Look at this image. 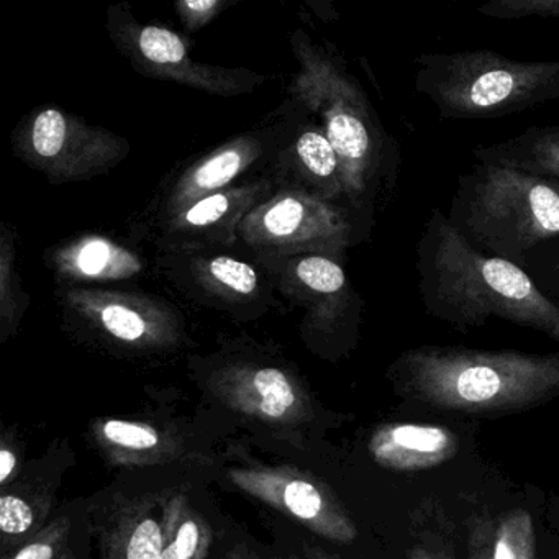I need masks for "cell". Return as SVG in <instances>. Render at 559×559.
<instances>
[{"mask_svg": "<svg viewBox=\"0 0 559 559\" xmlns=\"http://www.w3.org/2000/svg\"><path fill=\"white\" fill-rule=\"evenodd\" d=\"M418 294L425 310L456 330L479 329L490 319L551 336L559 309L522 267L474 250L433 209L417 243Z\"/></svg>", "mask_w": 559, "mask_h": 559, "instance_id": "cell-1", "label": "cell"}, {"mask_svg": "<svg viewBox=\"0 0 559 559\" xmlns=\"http://www.w3.org/2000/svg\"><path fill=\"white\" fill-rule=\"evenodd\" d=\"M392 384L412 402L464 412L522 411L559 394V353L420 346L392 365Z\"/></svg>", "mask_w": 559, "mask_h": 559, "instance_id": "cell-2", "label": "cell"}, {"mask_svg": "<svg viewBox=\"0 0 559 559\" xmlns=\"http://www.w3.org/2000/svg\"><path fill=\"white\" fill-rule=\"evenodd\" d=\"M447 217L474 250L520 267L559 238V182L476 163L457 179Z\"/></svg>", "mask_w": 559, "mask_h": 559, "instance_id": "cell-3", "label": "cell"}, {"mask_svg": "<svg viewBox=\"0 0 559 559\" xmlns=\"http://www.w3.org/2000/svg\"><path fill=\"white\" fill-rule=\"evenodd\" d=\"M415 91L443 120L500 119L559 99V63L515 61L496 51L421 53Z\"/></svg>", "mask_w": 559, "mask_h": 559, "instance_id": "cell-4", "label": "cell"}, {"mask_svg": "<svg viewBox=\"0 0 559 559\" xmlns=\"http://www.w3.org/2000/svg\"><path fill=\"white\" fill-rule=\"evenodd\" d=\"M211 397L264 440L306 450L320 420L306 388L276 366H235L211 379Z\"/></svg>", "mask_w": 559, "mask_h": 559, "instance_id": "cell-5", "label": "cell"}, {"mask_svg": "<svg viewBox=\"0 0 559 559\" xmlns=\"http://www.w3.org/2000/svg\"><path fill=\"white\" fill-rule=\"evenodd\" d=\"M225 477L241 492L300 523L320 538L352 543L358 536L355 520L332 487L299 467L261 463L243 454V460L225 469Z\"/></svg>", "mask_w": 559, "mask_h": 559, "instance_id": "cell-6", "label": "cell"}, {"mask_svg": "<svg viewBox=\"0 0 559 559\" xmlns=\"http://www.w3.org/2000/svg\"><path fill=\"white\" fill-rule=\"evenodd\" d=\"M87 438L104 463L117 469L217 466L211 443L176 420L97 417L87 427Z\"/></svg>", "mask_w": 559, "mask_h": 559, "instance_id": "cell-7", "label": "cell"}, {"mask_svg": "<svg viewBox=\"0 0 559 559\" xmlns=\"http://www.w3.org/2000/svg\"><path fill=\"white\" fill-rule=\"evenodd\" d=\"M168 487H112L86 503V522L96 536L99 559H159Z\"/></svg>", "mask_w": 559, "mask_h": 559, "instance_id": "cell-8", "label": "cell"}, {"mask_svg": "<svg viewBox=\"0 0 559 559\" xmlns=\"http://www.w3.org/2000/svg\"><path fill=\"white\" fill-rule=\"evenodd\" d=\"M71 454L70 444L61 441L41 460L25 466L14 483L2 487L0 558L12 555L57 515V493Z\"/></svg>", "mask_w": 559, "mask_h": 559, "instance_id": "cell-9", "label": "cell"}, {"mask_svg": "<svg viewBox=\"0 0 559 559\" xmlns=\"http://www.w3.org/2000/svg\"><path fill=\"white\" fill-rule=\"evenodd\" d=\"M368 450L379 466L414 473L440 466L456 456L460 438L441 425L388 424L372 431Z\"/></svg>", "mask_w": 559, "mask_h": 559, "instance_id": "cell-10", "label": "cell"}, {"mask_svg": "<svg viewBox=\"0 0 559 559\" xmlns=\"http://www.w3.org/2000/svg\"><path fill=\"white\" fill-rule=\"evenodd\" d=\"M215 532L192 500L185 484L169 486L163 503V542L159 559H209Z\"/></svg>", "mask_w": 559, "mask_h": 559, "instance_id": "cell-11", "label": "cell"}, {"mask_svg": "<svg viewBox=\"0 0 559 559\" xmlns=\"http://www.w3.org/2000/svg\"><path fill=\"white\" fill-rule=\"evenodd\" d=\"M477 163L559 182V126L532 127L506 142L473 150Z\"/></svg>", "mask_w": 559, "mask_h": 559, "instance_id": "cell-12", "label": "cell"}, {"mask_svg": "<svg viewBox=\"0 0 559 559\" xmlns=\"http://www.w3.org/2000/svg\"><path fill=\"white\" fill-rule=\"evenodd\" d=\"M473 559H535V525L526 510L513 509L474 532Z\"/></svg>", "mask_w": 559, "mask_h": 559, "instance_id": "cell-13", "label": "cell"}, {"mask_svg": "<svg viewBox=\"0 0 559 559\" xmlns=\"http://www.w3.org/2000/svg\"><path fill=\"white\" fill-rule=\"evenodd\" d=\"M326 133L338 158L355 169L359 182H366L376 159L374 132L368 122L352 110H338L330 116Z\"/></svg>", "mask_w": 559, "mask_h": 559, "instance_id": "cell-14", "label": "cell"}, {"mask_svg": "<svg viewBox=\"0 0 559 559\" xmlns=\"http://www.w3.org/2000/svg\"><path fill=\"white\" fill-rule=\"evenodd\" d=\"M83 507L71 506L57 513L37 535L4 559H60L74 543V523Z\"/></svg>", "mask_w": 559, "mask_h": 559, "instance_id": "cell-15", "label": "cell"}, {"mask_svg": "<svg viewBox=\"0 0 559 559\" xmlns=\"http://www.w3.org/2000/svg\"><path fill=\"white\" fill-rule=\"evenodd\" d=\"M536 289L559 309V238L539 245L520 264Z\"/></svg>", "mask_w": 559, "mask_h": 559, "instance_id": "cell-16", "label": "cell"}, {"mask_svg": "<svg viewBox=\"0 0 559 559\" xmlns=\"http://www.w3.org/2000/svg\"><path fill=\"white\" fill-rule=\"evenodd\" d=\"M477 14L499 21L528 17H559V0H490Z\"/></svg>", "mask_w": 559, "mask_h": 559, "instance_id": "cell-17", "label": "cell"}, {"mask_svg": "<svg viewBox=\"0 0 559 559\" xmlns=\"http://www.w3.org/2000/svg\"><path fill=\"white\" fill-rule=\"evenodd\" d=\"M297 153L312 175L322 179L333 178L338 169L340 158L326 136L307 132L297 142Z\"/></svg>", "mask_w": 559, "mask_h": 559, "instance_id": "cell-18", "label": "cell"}, {"mask_svg": "<svg viewBox=\"0 0 559 559\" xmlns=\"http://www.w3.org/2000/svg\"><path fill=\"white\" fill-rule=\"evenodd\" d=\"M300 280L320 294H335L345 289V271L326 258H307L297 266Z\"/></svg>", "mask_w": 559, "mask_h": 559, "instance_id": "cell-19", "label": "cell"}, {"mask_svg": "<svg viewBox=\"0 0 559 559\" xmlns=\"http://www.w3.org/2000/svg\"><path fill=\"white\" fill-rule=\"evenodd\" d=\"M142 53L156 64H175L185 60L186 48L178 35L165 28L150 27L140 37Z\"/></svg>", "mask_w": 559, "mask_h": 559, "instance_id": "cell-20", "label": "cell"}, {"mask_svg": "<svg viewBox=\"0 0 559 559\" xmlns=\"http://www.w3.org/2000/svg\"><path fill=\"white\" fill-rule=\"evenodd\" d=\"M67 139V122L58 110H45L34 126V146L38 155L53 158L61 152Z\"/></svg>", "mask_w": 559, "mask_h": 559, "instance_id": "cell-21", "label": "cell"}, {"mask_svg": "<svg viewBox=\"0 0 559 559\" xmlns=\"http://www.w3.org/2000/svg\"><path fill=\"white\" fill-rule=\"evenodd\" d=\"M24 451V441L17 430L5 427L0 435V487L14 483L25 469Z\"/></svg>", "mask_w": 559, "mask_h": 559, "instance_id": "cell-22", "label": "cell"}, {"mask_svg": "<svg viewBox=\"0 0 559 559\" xmlns=\"http://www.w3.org/2000/svg\"><path fill=\"white\" fill-rule=\"evenodd\" d=\"M104 326L116 338L135 343L146 335V323L142 317L123 306H109L103 310Z\"/></svg>", "mask_w": 559, "mask_h": 559, "instance_id": "cell-23", "label": "cell"}, {"mask_svg": "<svg viewBox=\"0 0 559 559\" xmlns=\"http://www.w3.org/2000/svg\"><path fill=\"white\" fill-rule=\"evenodd\" d=\"M241 166L240 153L235 150H228V152L222 153V155L215 156L211 162L202 165L198 169L194 182L199 189H215L221 186L227 185Z\"/></svg>", "mask_w": 559, "mask_h": 559, "instance_id": "cell-24", "label": "cell"}, {"mask_svg": "<svg viewBox=\"0 0 559 559\" xmlns=\"http://www.w3.org/2000/svg\"><path fill=\"white\" fill-rule=\"evenodd\" d=\"M211 271L215 280L241 294H250L257 287L253 267L231 258H217L212 261Z\"/></svg>", "mask_w": 559, "mask_h": 559, "instance_id": "cell-25", "label": "cell"}, {"mask_svg": "<svg viewBox=\"0 0 559 559\" xmlns=\"http://www.w3.org/2000/svg\"><path fill=\"white\" fill-rule=\"evenodd\" d=\"M304 207L296 199L287 198L267 211L264 227L276 237L294 234L302 221Z\"/></svg>", "mask_w": 559, "mask_h": 559, "instance_id": "cell-26", "label": "cell"}, {"mask_svg": "<svg viewBox=\"0 0 559 559\" xmlns=\"http://www.w3.org/2000/svg\"><path fill=\"white\" fill-rule=\"evenodd\" d=\"M266 559H342L338 555L326 551L322 546L313 545L309 539H297L289 545L274 546Z\"/></svg>", "mask_w": 559, "mask_h": 559, "instance_id": "cell-27", "label": "cell"}, {"mask_svg": "<svg viewBox=\"0 0 559 559\" xmlns=\"http://www.w3.org/2000/svg\"><path fill=\"white\" fill-rule=\"evenodd\" d=\"M109 261V243L103 240H93L84 245L83 250H81L80 257H78V267H80L84 274L94 276V274L103 273Z\"/></svg>", "mask_w": 559, "mask_h": 559, "instance_id": "cell-28", "label": "cell"}, {"mask_svg": "<svg viewBox=\"0 0 559 559\" xmlns=\"http://www.w3.org/2000/svg\"><path fill=\"white\" fill-rule=\"evenodd\" d=\"M228 199L222 194L202 199L186 215V221L191 225H207L217 222L227 212Z\"/></svg>", "mask_w": 559, "mask_h": 559, "instance_id": "cell-29", "label": "cell"}, {"mask_svg": "<svg viewBox=\"0 0 559 559\" xmlns=\"http://www.w3.org/2000/svg\"><path fill=\"white\" fill-rule=\"evenodd\" d=\"M218 559H266L245 539H231Z\"/></svg>", "mask_w": 559, "mask_h": 559, "instance_id": "cell-30", "label": "cell"}, {"mask_svg": "<svg viewBox=\"0 0 559 559\" xmlns=\"http://www.w3.org/2000/svg\"><path fill=\"white\" fill-rule=\"evenodd\" d=\"M407 559H444L443 556L437 555V552L428 551L424 548H415L408 552Z\"/></svg>", "mask_w": 559, "mask_h": 559, "instance_id": "cell-31", "label": "cell"}, {"mask_svg": "<svg viewBox=\"0 0 559 559\" xmlns=\"http://www.w3.org/2000/svg\"><path fill=\"white\" fill-rule=\"evenodd\" d=\"M189 9L192 11H209V9L215 8V0H198V2H186Z\"/></svg>", "mask_w": 559, "mask_h": 559, "instance_id": "cell-32", "label": "cell"}, {"mask_svg": "<svg viewBox=\"0 0 559 559\" xmlns=\"http://www.w3.org/2000/svg\"><path fill=\"white\" fill-rule=\"evenodd\" d=\"M81 558H83V556L78 555L76 548H74V543H73V545H71L70 548L67 549V552H64V555L61 556L60 559H81Z\"/></svg>", "mask_w": 559, "mask_h": 559, "instance_id": "cell-33", "label": "cell"}, {"mask_svg": "<svg viewBox=\"0 0 559 559\" xmlns=\"http://www.w3.org/2000/svg\"><path fill=\"white\" fill-rule=\"evenodd\" d=\"M551 338L558 340V342H559V316H558V323H556L555 332H552Z\"/></svg>", "mask_w": 559, "mask_h": 559, "instance_id": "cell-34", "label": "cell"}]
</instances>
